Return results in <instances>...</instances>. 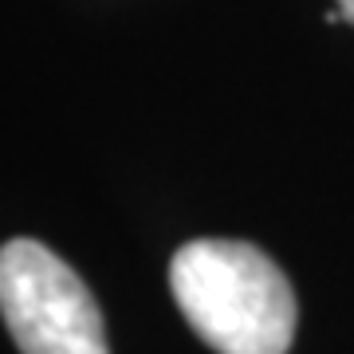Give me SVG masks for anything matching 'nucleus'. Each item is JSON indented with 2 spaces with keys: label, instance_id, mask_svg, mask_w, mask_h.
<instances>
[{
  "label": "nucleus",
  "instance_id": "obj_1",
  "mask_svg": "<svg viewBox=\"0 0 354 354\" xmlns=\"http://www.w3.org/2000/svg\"><path fill=\"white\" fill-rule=\"evenodd\" d=\"M169 291L216 354H288L295 291L268 252L244 241H189L174 252Z\"/></svg>",
  "mask_w": 354,
  "mask_h": 354
},
{
  "label": "nucleus",
  "instance_id": "obj_2",
  "mask_svg": "<svg viewBox=\"0 0 354 354\" xmlns=\"http://www.w3.org/2000/svg\"><path fill=\"white\" fill-rule=\"evenodd\" d=\"M0 319L20 354H111L91 288L39 241L0 248Z\"/></svg>",
  "mask_w": 354,
  "mask_h": 354
},
{
  "label": "nucleus",
  "instance_id": "obj_3",
  "mask_svg": "<svg viewBox=\"0 0 354 354\" xmlns=\"http://www.w3.org/2000/svg\"><path fill=\"white\" fill-rule=\"evenodd\" d=\"M339 8H342V20L354 24V0H339Z\"/></svg>",
  "mask_w": 354,
  "mask_h": 354
}]
</instances>
